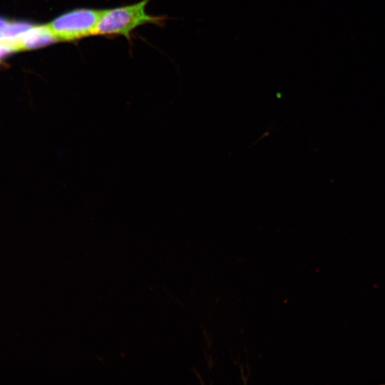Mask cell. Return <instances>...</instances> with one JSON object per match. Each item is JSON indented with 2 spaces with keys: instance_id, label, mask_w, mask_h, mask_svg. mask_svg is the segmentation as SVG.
<instances>
[{
  "instance_id": "7a4b0ae2",
  "label": "cell",
  "mask_w": 385,
  "mask_h": 385,
  "mask_svg": "<svg viewBox=\"0 0 385 385\" xmlns=\"http://www.w3.org/2000/svg\"><path fill=\"white\" fill-rule=\"evenodd\" d=\"M102 11L76 9L59 15L47 25L58 41H73L94 34Z\"/></svg>"
},
{
  "instance_id": "3957f363",
  "label": "cell",
  "mask_w": 385,
  "mask_h": 385,
  "mask_svg": "<svg viewBox=\"0 0 385 385\" xmlns=\"http://www.w3.org/2000/svg\"><path fill=\"white\" fill-rule=\"evenodd\" d=\"M58 40L48 25H34L21 38L20 50L38 48Z\"/></svg>"
},
{
  "instance_id": "6da1fadb",
  "label": "cell",
  "mask_w": 385,
  "mask_h": 385,
  "mask_svg": "<svg viewBox=\"0 0 385 385\" xmlns=\"http://www.w3.org/2000/svg\"><path fill=\"white\" fill-rule=\"evenodd\" d=\"M150 0H142L136 4L103 9L96 27V35H123L129 38L130 33L145 24H161L165 16H150L145 11Z\"/></svg>"
},
{
  "instance_id": "277c9868",
  "label": "cell",
  "mask_w": 385,
  "mask_h": 385,
  "mask_svg": "<svg viewBox=\"0 0 385 385\" xmlns=\"http://www.w3.org/2000/svg\"><path fill=\"white\" fill-rule=\"evenodd\" d=\"M9 21L0 17V41H4V37Z\"/></svg>"
}]
</instances>
